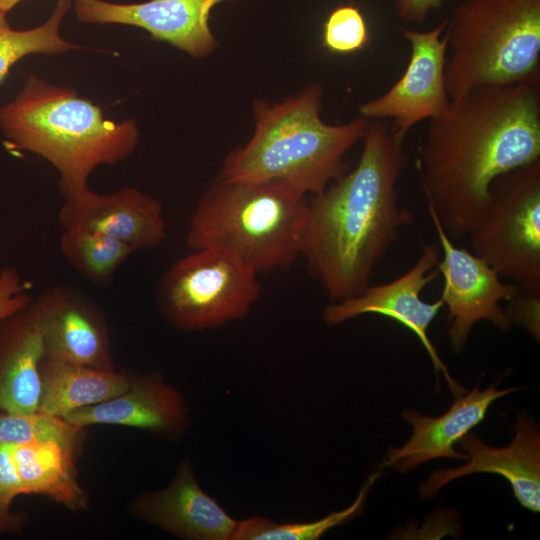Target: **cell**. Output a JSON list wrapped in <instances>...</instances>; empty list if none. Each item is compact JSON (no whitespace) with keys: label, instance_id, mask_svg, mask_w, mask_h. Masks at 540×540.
<instances>
[{"label":"cell","instance_id":"6","mask_svg":"<svg viewBox=\"0 0 540 540\" xmlns=\"http://www.w3.org/2000/svg\"><path fill=\"white\" fill-rule=\"evenodd\" d=\"M449 99L476 88L540 82V0H465L447 18Z\"/></svg>","mask_w":540,"mask_h":540},{"label":"cell","instance_id":"27","mask_svg":"<svg viewBox=\"0 0 540 540\" xmlns=\"http://www.w3.org/2000/svg\"><path fill=\"white\" fill-rule=\"evenodd\" d=\"M19 271L12 266L0 269V320L24 308L31 301Z\"/></svg>","mask_w":540,"mask_h":540},{"label":"cell","instance_id":"16","mask_svg":"<svg viewBox=\"0 0 540 540\" xmlns=\"http://www.w3.org/2000/svg\"><path fill=\"white\" fill-rule=\"evenodd\" d=\"M129 511L136 518L187 540H232L238 523L201 488L188 460L179 464L166 487L135 497Z\"/></svg>","mask_w":540,"mask_h":540},{"label":"cell","instance_id":"10","mask_svg":"<svg viewBox=\"0 0 540 540\" xmlns=\"http://www.w3.org/2000/svg\"><path fill=\"white\" fill-rule=\"evenodd\" d=\"M446 25L447 18L428 31L403 30L411 47L409 63L385 93L359 107L360 116L393 120L392 130L403 141L416 124L438 116L445 109L450 101L445 85Z\"/></svg>","mask_w":540,"mask_h":540},{"label":"cell","instance_id":"21","mask_svg":"<svg viewBox=\"0 0 540 540\" xmlns=\"http://www.w3.org/2000/svg\"><path fill=\"white\" fill-rule=\"evenodd\" d=\"M38 409L64 418L68 413L114 398L125 392L132 374L43 358Z\"/></svg>","mask_w":540,"mask_h":540},{"label":"cell","instance_id":"14","mask_svg":"<svg viewBox=\"0 0 540 540\" xmlns=\"http://www.w3.org/2000/svg\"><path fill=\"white\" fill-rule=\"evenodd\" d=\"M58 222L63 229L82 228L110 236L134 251L156 248L166 236L162 203L134 187L109 194L88 188L64 199Z\"/></svg>","mask_w":540,"mask_h":540},{"label":"cell","instance_id":"22","mask_svg":"<svg viewBox=\"0 0 540 540\" xmlns=\"http://www.w3.org/2000/svg\"><path fill=\"white\" fill-rule=\"evenodd\" d=\"M60 250L65 260L82 276L99 287L112 281L119 267L134 249L124 242L96 231L63 229Z\"/></svg>","mask_w":540,"mask_h":540},{"label":"cell","instance_id":"31","mask_svg":"<svg viewBox=\"0 0 540 540\" xmlns=\"http://www.w3.org/2000/svg\"><path fill=\"white\" fill-rule=\"evenodd\" d=\"M26 522V517L20 512L13 511L11 504L0 497V532H19Z\"/></svg>","mask_w":540,"mask_h":540},{"label":"cell","instance_id":"5","mask_svg":"<svg viewBox=\"0 0 540 540\" xmlns=\"http://www.w3.org/2000/svg\"><path fill=\"white\" fill-rule=\"evenodd\" d=\"M308 212L307 195L282 182L218 174L193 212L187 245L225 251L258 275L286 270L302 256Z\"/></svg>","mask_w":540,"mask_h":540},{"label":"cell","instance_id":"9","mask_svg":"<svg viewBox=\"0 0 540 540\" xmlns=\"http://www.w3.org/2000/svg\"><path fill=\"white\" fill-rule=\"evenodd\" d=\"M427 210L442 252L437 269L444 280L440 298L449 311L450 346L458 353L478 321H489L499 330L509 331L512 323L500 302L512 299L521 290L515 283L502 282L499 274L473 252L455 246L435 213Z\"/></svg>","mask_w":540,"mask_h":540},{"label":"cell","instance_id":"4","mask_svg":"<svg viewBox=\"0 0 540 540\" xmlns=\"http://www.w3.org/2000/svg\"><path fill=\"white\" fill-rule=\"evenodd\" d=\"M0 131L12 147L40 156L57 170L63 200L88 189L96 167L123 161L139 142L134 119H106L101 107L74 89L33 74L0 107Z\"/></svg>","mask_w":540,"mask_h":540},{"label":"cell","instance_id":"7","mask_svg":"<svg viewBox=\"0 0 540 540\" xmlns=\"http://www.w3.org/2000/svg\"><path fill=\"white\" fill-rule=\"evenodd\" d=\"M260 292L253 269L225 251L205 248L193 250L163 274L155 304L173 328L205 331L245 318Z\"/></svg>","mask_w":540,"mask_h":540},{"label":"cell","instance_id":"1","mask_svg":"<svg viewBox=\"0 0 540 540\" xmlns=\"http://www.w3.org/2000/svg\"><path fill=\"white\" fill-rule=\"evenodd\" d=\"M540 159V82L485 86L450 99L420 149L421 187L449 238L467 236L498 176Z\"/></svg>","mask_w":540,"mask_h":540},{"label":"cell","instance_id":"26","mask_svg":"<svg viewBox=\"0 0 540 540\" xmlns=\"http://www.w3.org/2000/svg\"><path fill=\"white\" fill-rule=\"evenodd\" d=\"M369 40L365 18L352 3L334 8L324 22L322 45L331 53H355L363 49Z\"/></svg>","mask_w":540,"mask_h":540},{"label":"cell","instance_id":"20","mask_svg":"<svg viewBox=\"0 0 540 540\" xmlns=\"http://www.w3.org/2000/svg\"><path fill=\"white\" fill-rule=\"evenodd\" d=\"M12 448L24 494L43 495L73 512L87 507L75 467L77 447L49 439Z\"/></svg>","mask_w":540,"mask_h":540},{"label":"cell","instance_id":"30","mask_svg":"<svg viewBox=\"0 0 540 540\" xmlns=\"http://www.w3.org/2000/svg\"><path fill=\"white\" fill-rule=\"evenodd\" d=\"M443 0H394L398 15L405 21L423 23L431 11L438 9Z\"/></svg>","mask_w":540,"mask_h":540},{"label":"cell","instance_id":"19","mask_svg":"<svg viewBox=\"0 0 540 540\" xmlns=\"http://www.w3.org/2000/svg\"><path fill=\"white\" fill-rule=\"evenodd\" d=\"M44 355L29 304L0 320L1 410L14 414L37 411L41 393L39 367Z\"/></svg>","mask_w":540,"mask_h":540},{"label":"cell","instance_id":"29","mask_svg":"<svg viewBox=\"0 0 540 540\" xmlns=\"http://www.w3.org/2000/svg\"><path fill=\"white\" fill-rule=\"evenodd\" d=\"M24 494L10 443L0 444V497L12 505L14 498Z\"/></svg>","mask_w":540,"mask_h":540},{"label":"cell","instance_id":"11","mask_svg":"<svg viewBox=\"0 0 540 540\" xmlns=\"http://www.w3.org/2000/svg\"><path fill=\"white\" fill-rule=\"evenodd\" d=\"M44 357L101 370H116L104 312L79 288L58 284L32 297Z\"/></svg>","mask_w":540,"mask_h":540},{"label":"cell","instance_id":"13","mask_svg":"<svg viewBox=\"0 0 540 540\" xmlns=\"http://www.w3.org/2000/svg\"><path fill=\"white\" fill-rule=\"evenodd\" d=\"M226 1L233 0H75L74 11L80 22L141 28L155 41L166 42L193 58H205L218 45L209 25L210 13Z\"/></svg>","mask_w":540,"mask_h":540},{"label":"cell","instance_id":"23","mask_svg":"<svg viewBox=\"0 0 540 540\" xmlns=\"http://www.w3.org/2000/svg\"><path fill=\"white\" fill-rule=\"evenodd\" d=\"M71 7V0H56L49 18L43 24L26 30L12 28L7 13L0 11V85L11 68L28 55H52L82 49L60 34L61 23Z\"/></svg>","mask_w":540,"mask_h":540},{"label":"cell","instance_id":"2","mask_svg":"<svg viewBox=\"0 0 540 540\" xmlns=\"http://www.w3.org/2000/svg\"><path fill=\"white\" fill-rule=\"evenodd\" d=\"M361 141L354 169L308 199L302 256L333 302L362 293L400 228L414 221L397 198L403 141L386 119H368Z\"/></svg>","mask_w":540,"mask_h":540},{"label":"cell","instance_id":"25","mask_svg":"<svg viewBox=\"0 0 540 540\" xmlns=\"http://www.w3.org/2000/svg\"><path fill=\"white\" fill-rule=\"evenodd\" d=\"M81 432L82 429L64 418L39 410L14 414L0 409V444H23L54 439L78 448Z\"/></svg>","mask_w":540,"mask_h":540},{"label":"cell","instance_id":"8","mask_svg":"<svg viewBox=\"0 0 540 540\" xmlns=\"http://www.w3.org/2000/svg\"><path fill=\"white\" fill-rule=\"evenodd\" d=\"M471 252L523 294L540 296V159L496 177L467 235Z\"/></svg>","mask_w":540,"mask_h":540},{"label":"cell","instance_id":"24","mask_svg":"<svg viewBox=\"0 0 540 540\" xmlns=\"http://www.w3.org/2000/svg\"><path fill=\"white\" fill-rule=\"evenodd\" d=\"M379 473L370 476L354 502L347 508L313 522L275 523L267 518L254 516L238 520L232 540H315L331 528L354 517L363 507L370 487Z\"/></svg>","mask_w":540,"mask_h":540},{"label":"cell","instance_id":"32","mask_svg":"<svg viewBox=\"0 0 540 540\" xmlns=\"http://www.w3.org/2000/svg\"><path fill=\"white\" fill-rule=\"evenodd\" d=\"M24 0H0V11L8 14L16 5Z\"/></svg>","mask_w":540,"mask_h":540},{"label":"cell","instance_id":"17","mask_svg":"<svg viewBox=\"0 0 540 540\" xmlns=\"http://www.w3.org/2000/svg\"><path fill=\"white\" fill-rule=\"evenodd\" d=\"M64 419L82 430L91 425H120L170 439L181 437L190 425L184 397L158 373L132 374L122 394L78 408Z\"/></svg>","mask_w":540,"mask_h":540},{"label":"cell","instance_id":"18","mask_svg":"<svg viewBox=\"0 0 540 540\" xmlns=\"http://www.w3.org/2000/svg\"><path fill=\"white\" fill-rule=\"evenodd\" d=\"M517 390H498L495 384L480 390L476 384L467 394L456 396L450 409L439 417L424 416L413 409L404 411L402 416L412 425L413 433L402 447L388 451L382 466L404 473L436 458L466 460V454L457 452L454 446L483 421L495 400Z\"/></svg>","mask_w":540,"mask_h":540},{"label":"cell","instance_id":"3","mask_svg":"<svg viewBox=\"0 0 540 540\" xmlns=\"http://www.w3.org/2000/svg\"><path fill=\"white\" fill-rule=\"evenodd\" d=\"M322 104L318 83L279 103L253 100V134L244 146L228 153L219 175L282 182L305 195L321 193L346 173L345 155L368 126L362 116L328 124L321 118Z\"/></svg>","mask_w":540,"mask_h":540},{"label":"cell","instance_id":"28","mask_svg":"<svg viewBox=\"0 0 540 540\" xmlns=\"http://www.w3.org/2000/svg\"><path fill=\"white\" fill-rule=\"evenodd\" d=\"M506 314L511 323L524 326L539 341L540 296L520 293L508 300Z\"/></svg>","mask_w":540,"mask_h":540},{"label":"cell","instance_id":"12","mask_svg":"<svg viewBox=\"0 0 540 540\" xmlns=\"http://www.w3.org/2000/svg\"><path fill=\"white\" fill-rule=\"evenodd\" d=\"M439 260L440 247L437 244H424L416 263L403 275L385 284L368 286L354 297L332 302L325 308L323 318L329 325L364 314H379L397 321L418 337L436 371L444 374L453 394L459 396L463 388L449 376L427 333L444 303L441 298L432 303L420 298L422 290L439 276Z\"/></svg>","mask_w":540,"mask_h":540},{"label":"cell","instance_id":"15","mask_svg":"<svg viewBox=\"0 0 540 540\" xmlns=\"http://www.w3.org/2000/svg\"><path fill=\"white\" fill-rule=\"evenodd\" d=\"M467 462L454 469L432 473L420 487V496L432 498L448 482L474 473H494L506 478L519 503L540 511V432L538 425L521 415L509 445L494 448L467 433L458 442Z\"/></svg>","mask_w":540,"mask_h":540}]
</instances>
